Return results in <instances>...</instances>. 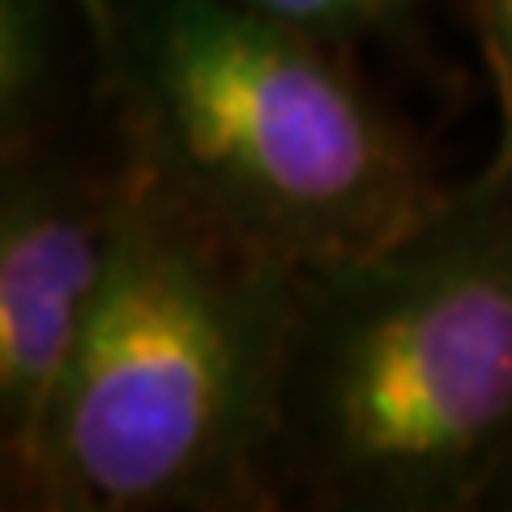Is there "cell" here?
I'll use <instances>...</instances> for the list:
<instances>
[{"instance_id": "3957f363", "label": "cell", "mask_w": 512, "mask_h": 512, "mask_svg": "<svg viewBox=\"0 0 512 512\" xmlns=\"http://www.w3.org/2000/svg\"><path fill=\"white\" fill-rule=\"evenodd\" d=\"M103 56L128 163L274 261H346L444 192L333 43L303 30L222 0H120Z\"/></svg>"}, {"instance_id": "7a4b0ae2", "label": "cell", "mask_w": 512, "mask_h": 512, "mask_svg": "<svg viewBox=\"0 0 512 512\" xmlns=\"http://www.w3.org/2000/svg\"><path fill=\"white\" fill-rule=\"evenodd\" d=\"M124 163L103 291L47 423L43 512L282 508L278 380L303 269Z\"/></svg>"}, {"instance_id": "9c48e42d", "label": "cell", "mask_w": 512, "mask_h": 512, "mask_svg": "<svg viewBox=\"0 0 512 512\" xmlns=\"http://www.w3.org/2000/svg\"><path fill=\"white\" fill-rule=\"evenodd\" d=\"M483 508H495V512H512V457L504 461V470L500 478L491 483V495H487V504Z\"/></svg>"}, {"instance_id": "277c9868", "label": "cell", "mask_w": 512, "mask_h": 512, "mask_svg": "<svg viewBox=\"0 0 512 512\" xmlns=\"http://www.w3.org/2000/svg\"><path fill=\"white\" fill-rule=\"evenodd\" d=\"M124 163L52 146L0 154V470L5 508H35L47 423L103 291Z\"/></svg>"}, {"instance_id": "6da1fadb", "label": "cell", "mask_w": 512, "mask_h": 512, "mask_svg": "<svg viewBox=\"0 0 512 512\" xmlns=\"http://www.w3.org/2000/svg\"><path fill=\"white\" fill-rule=\"evenodd\" d=\"M512 457V171L303 269L278 380V504L474 512Z\"/></svg>"}, {"instance_id": "8992f818", "label": "cell", "mask_w": 512, "mask_h": 512, "mask_svg": "<svg viewBox=\"0 0 512 512\" xmlns=\"http://www.w3.org/2000/svg\"><path fill=\"white\" fill-rule=\"evenodd\" d=\"M222 5L303 30V35L338 47L410 18L419 0H222Z\"/></svg>"}, {"instance_id": "5b68a950", "label": "cell", "mask_w": 512, "mask_h": 512, "mask_svg": "<svg viewBox=\"0 0 512 512\" xmlns=\"http://www.w3.org/2000/svg\"><path fill=\"white\" fill-rule=\"evenodd\" d=\"M60 73V0H0V154L47 141Z\"/></svg>"}, {"instance_id": "52a82bcc", "label": "cell", "mask_w": 512, "mask_h": 512, "mask_svg": "<svg viewBox=\"0 0 512 512\" xmlns=\"http://www.w3.org/2000/svg\"><path fill=\"white\" fill-rule=\"evenodd\" d=\"M470 5L495 77V99H500V141L487 163L512 171V0H470Z\"/></svg>"}, {"instance_id": "ba28073f", "label": "cell", "mask_w": 512, "mask_h": 512, "mask_svg": "<svg viewBox=\"0 0 512 512\" xmlns=\"http://www.w3.org/2000/svg\"><path fill=\"white\" fill-rule=\"evenodd\" d=\"M73 9L82 13V18L90 22L94 39H99V47H107L111 30H116V13H120V0H73Z\"/></svg>"}]
</instances>
